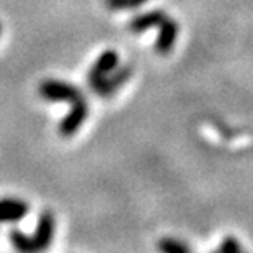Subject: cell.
<instances>
[{
  "label": "cell",
  "instance_id": "obj_1",
  "mask_svg": "<svg viewBox=\"0 0 253 253\" xmlns=\"http://www.w3.org/2000/svg\"><path fill=\"white\" fill-rule=\"evenodd\" d=\"M54 225H56V222H54L53 214L49 211H44L43 214L40 215L37 232H35L32 237H27L18 230H12L10 232V242H12V245L18 252H23V253L46 250L53 240Z\"/></svg>",
  "mask_w": 253,
  "mask_h": 253
},
{
  "label": "cell",
  "instance_id": "obj_2",
  "mask_svg": "<svg viewBox=\"0 0 253 253\" xmlns=\"http://www.w3.org/2000/svg\"><path fill=\"white\" fill-rule=\"evenodd\" d=\"M40 95L48 100V102H78V100L84 99L83 92L74 87L73 84L69 83H63V81H56V79H46L40 84L38 89Z\"/></svg>",
  "mask_w": 253,
  "mask_h": 253
},
{
  "label": "cell",
  "instance_id": "obj_3",
  "mask_svg": "<svg viewBox=\"0 0 253 253\" xmlns=\"http://www.w3.org/2000/svg\"><path fill=\"white\" fill-rule=\"evenodd\" d=\"M117 66H119V54L112 51V49L104 51L89 71V76H87L89 87L94 90L95 85H97L105 76H109L114 69H117Z\"/></svg>",
  "mask_w": 253,
  "mask_h": 253
},
{
  "label": "cell",
  "instance_id": "obj_4",
  "mask_svg": "<svg viewBox=\"0 0 253 253\" xmlns=\"http://www.w3.org/2000/svg\"><path fill=\"white\" fill-rule=\"evenodd\" d=\"M87 114H89V107H87V102L85 99H81L78 102L73 104V109L69 110L68 115H64L61 124H59V133L63 136H71L78 131L83 124L85 122L87 119Z\"/></svg>",
  "mask_w": 253,
  "mask_h": 253
},
{
  "label": "cell",
  "instance_id": "obj_5",
  "mask_svg": "<svg viewBox=\"0 0 253 253\" xmlns=\"http://www.w3.org/2000/svg\"><path fill=\"white\" fill-rule=\"evenodd\" d=\"M131 76V68L130 66H124V68H120L117 71H112L109 76H105V78L100 81V83L95 85V92L99 95H102V97H110L115 90H117L120 85H124L128 78Z\"/></svg>",
  "mask_w": 253,
  "mask_h": 253
},
{
  "label": "cell",
  "instance_id": "obj_6",
  "mask_svg": "<svg viewBox=\"0 0 253 253\" xmlns=\"http://www.w3.org/2000/svg\"><path fill=\"white\" fill-rule=\"evenodd\" d=\"M158 28H160V32H158V38H156V43H155V49L160 54H168L171 49L174 48L179 27L174 20L165 18L163 22L160 23Z\"/></svg>",
  "mask_w": 253,
  "mask_h": 253
},
{
  "label": "cell",
  "instance_id": "obj_7",
  "mask_svg": "<svg viewBox=\"0 0 253 253\" xmlns=\"http://www.w3.org/2000/svg\"><path fill=\"white\" fill-rule=\"evenodd\" d=\"M30 206L22 199H0V222H18L28 214Z\"/></svg>",
  "mask_w": 253,
  "mask_h": 253
},
{
  "label": "cell",
  "instance_id": "obj_8",
  "mask_svg": "<svg viewBox=\"0 0 253 253\" xmlns=\"http://www.w3.org/2000/svg\"><path fill=\"white\" fill-rule=\"evenodd\" d=\"M165 18H168V15L163 10H151V12L136 15V17L131 18L128 23V30L133 33H143L153 27H160V23Z\"/></svg>",
  "mask_w": 253,
  "mask_h": 253
},
{
  "label": "cell",
  "instance_id": "obj_9",
  "mask_svg": "<svg viewBox=\"0 0 253 253\" xmlns=\"http://www.w3.org/2000/svg\"><path fill=\"white\" fill-rule=\"evenodd\" d=\"M158 249L165 253H188L191 252V247L186 245L184 242L178 239H163L160 240Z\"/></svg>",
  "mask_w": 253,
  "mask_h": 253
},
{
  "label": "cell",
  "instance_id": "obj_10",
  "mask_svg": "<svg viewBox=\"0 0 253 253\" xmlns=\"http://www.w3.org/2000/svg\"><path fill=\"white\" fill-rule=\"evenodd\" d=\"M148 0H105V7L119 12V10H131V8H138L140 5L146 3Z\"/></svg>",
  "mask_w": 253,
  "mask_h": 253
},
{
  "label": "cell",
  "instance_id": "obj_11",
  "mask_svg": "<svg viewBox=\"0 0 253 253\" xmlns=\"http://www.w3.org/2000/svg\"><path fill=\"white\" fill-rule=\"evenodd\" d=\"M217 252H222V253H239V252H244L242 249L240 242L234 239V237H225L224 240H222V244L219 245V249Z\"/></svg>",
  "mask_w": 253,
  "mask_h": 253
},
{
  "label": "cell",
  "instance_id": "obj_12",
  "mask_svg": "<svg viewBox=\"0 0 253 253\" xmlns=\"http://www.w3.org/2000/svg\"><path fill=\"white\" fill-rule=\"evenodd\" d=\"M0 30H2V28H0Z\"/></svg>",
  "mask_w": 253,
  "mask_h": 253
}]
</instances>
